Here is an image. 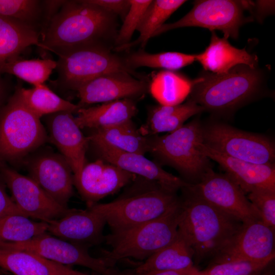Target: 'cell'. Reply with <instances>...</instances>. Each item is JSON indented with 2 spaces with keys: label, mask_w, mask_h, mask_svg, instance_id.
Masks as SVG:
<instances>
[{
  "label": "cell",
  "mask_w": 275,
  "mask_h": 275,
  "mask_svg": "<svg viewBox=\"0 0 275 275\" xmlns=\"http://www.w3.org/2000/svg\"><path fill=\"white\" fill-rule=\"evenodd\" d=\"M187 187L206 202L242 224L260 220L246 195L227 175L209 168L195 183Z\"/></svg>",
  "instance_id": "7c38bea8"
},
{
  "label": "cell",
  "mask_w": 275,
  "mask_h": 275,
  "mask_svg": "<svg viewBox=\"0 0 275 275\" xmlns=\"http://www.w3.org/2000/svg\"><path fill=\"white\" fill-rule=\"evenodd\" d=\"M199 148L209 159L216 162L245 195L260 188L275 191L274 164H256L235 159L203 143L200 144Z\"/></svg>",
  "instance_id": "d6986e66"
},
{
  "label": "cell",
  "mask_w": 275,
  "mask_h": 275,
  "mask_svg": "<svg viewBox=\"0 0 275 275\" xmlns=\"http://www.w3.org/2000/svg\"><path fill=\"white\" fill-rule=\"evenodd\" d=\"M47 223V231L70 242L89 248L105 240L103 230L106 221L102 215L89 208L69 209L63 216Z\"/></svg>",
  "instance_id": "ac0fdd59"
},
{
  "label": "cell",
  "mask_w": 275,
  "mask_h": 275,
  "mask_svg": "<svg viewBox=\"0 0 275 275\" xmlns=\"http://www.w3.org/2000/svg\"><path fill=\"white\" fill-rule=\"evenodd\" d=\"M92 144L101 159L131 174L155 181L170 191L177 193L189 184L164 171L144 155L121 151L100 143Z\"/></svg>",
  "instance_id": "ffe728a7"
},
{
  "label": "cell",
  "mask_w": 275,
  "mask_h": 275,
  "mask_svg": "<svg viewBox=\"0 0 275 275\" xmlns=\"http://www.w3.org/2000/svg\"><path fill=\"white\" fill-rule=\"evenodd\" d=\"M178 203L160 216L133 227L105 236L111 249L104 251L102 258L113 267L119 260L132 258L146 260L172 242L178 236Z\"/></svg>",
  "instance_id": "5b68a950"
},
{
  "label": "cell",
  "mask_w": 275,
  "mask_h": 275,
  "mask_svg": "<svg viewBox=\"0 0 275 275\" xmlns=\"http://www.w3.org/2000/svg\"><path fill=\"white\" fill-rule=\"evenodd\" d=\"M48 224L35 222L20 214L0 218V242H17L29 240L47 231Z\"/></svg>",
  "instance_id": "e575fe53"
},
{
  "label": "cell",
  "mask_w": 275,
  "mask_h": 275,
  "mask_svg": "<svg viewBox=\"0 0 275 275\" xmlns=\"http://www.w3.org/2000/svg\"><path fill=\"white\" fill-rule=\"evenodd\" d=\"M114 201L88 207L103 216L112 233L143 224L162 214L179 200L176 193L157 182L137 176Z\"/></svg>",
  "instance_id": "3957f363"
},
{
  "label": "cell",
  "mask_w": 275,
  "mask_h": 275,
  "mask_svg": "<svg viewBox=\"0 0 275 275\" xmlns=\"http://www.w3.org/2000/svg\"><path fill=\"white\" fill-rule=\"evenodd\" d=\"M264 84V74L258 67L238 65L221 74L204 70L193 80L189 99L205 111L227 113L257 96Z\"/></svg>",
  "instance_id": "277c9868"
},
{
  "label": "cell",
  "mask_w": 275,
  "mask_h": 275,
  "mask_svg": "<svg viewBox=\"0 0 275 275\" xmlns=\"http://www.w3.org/2000/svg\"><path fill=\"white\" fill-rule=\"evenodd\" d=\"M274 231L260 220L242 224L239 232L216 256L213 263L274 259Z\"/></svg>",
  "instance_id": "9a60e30c"
},
{
  "label": "cell",
  "mask_w": 275,
  "mask_h": 275,
  "mask_svg": "<svg viewBox=\"0 0 275 275\" xmlns=\"http://www.w3.org/2000/svg\"><path fill=\"white\" fill-rule=\"evenodd\" d=\"M194 267L193 253L178 234L172 242L146 259L134 271H178Z\"/></svg>",
  "instance_id": "83f0119b"
},
{
  "label": "cell",
  "mask_w": 275,
  "mask_h": 275,
  "mask_svg": "<svg viewBox=\"0 0 275 275\" xmlns=\"http://www.w3.org/2000/svg\"><path fill=\"white\" fill-rule=\"evenodd\" d=\"M248 1L202 0L196 1L191 10L177 21L164 23L154 33L153 37L167 31L184 27H201L214 31L218 30L224 37L237 39L241 26L253 20L245 17Z\"/></svg>",
  "instance_id": "9c48e42d"
},
{
  "label": "cell",
  "mask_w": 275,
  "mask_h": 275,
  "mask_svg": "<svg viewBox=\"0 0 275 275\" xmlns=\"http://www.w3.org/2000/svg\"><path fill=\"white\" fill-rule=\"evenodd\" d=\"M89 143H100L123 152L144 155L148 152V136L143 135L132 120L106 128L93 129Z\"/></svg>",
  "instance_id": "484cf974"
},
{
  "label": "cell",
  "mask_w": 275,
  "mask_h": 275,
  "mask_svg": "<svg viewBox=\"0 0 275 275\" xmlns=\"http://www.w3.org/2000/svg\"><path fill=\"white\" fill-rule=\"evenodd\" d=\"M203 126L198 119L161 136H148V152L187 178L199 180L209 168V159L200 151Z\"/></svg>",
  "instance_id": "ba28073f"
},
{
  "label": "cell",
  "mask_w": 275,
  "mask_h": 275,
  "mask_svg": "<svg viewBox=\"0 0 275 275\" xmlns=\"http://www.w3.org/2000/svg\"><path fill=\"white\" fill-rule=\"evenodd\" d=\"M48 139L58 148L69 164L73 179L86 164V154L89 143L69 112H59L46 116Z\"/></svg>",
  "instance_id": "e0dca14e"
},
{
  "label": "cell",
  "mask_w": 275,
  "mask_h": 275,
  "mask_svg": "<svg viewBox=\"0 0 275 275\" xmlns=\"http://www.w3.org/2000/svg\"><path fill=\"white\" fill-rule=\"evenodd\" d=\"M4 84L2 81V79L0 75V105L2 103V101L3 99L4 93Z\"/></svg>",
  "instance_id": "7bdbcfd3"
},
{
  "label": "cell",
  "mask_w": 275,
  "mask_h": 275,
  "mask_svg": "<svg viewBox=\"0 0 275 275\" xmlns=\"http://www.w3.org/2000/svg\"><path fill=\"white\" fill-rule=\"evenodd\" d=\"M193 80L174 71L163 70L155 73L149 86L153 97L161 105H175L189 95Z\"/></svg>",
  "instance_id": "f546056e"
},
{
  "label": "cell",
  "mask_w": 275,
  "mask_h": 275,
  "mask_svg": "<svg viewBox=\"0 0 275 275\" xmlns=\"http://www.w3.org/2000/svg\"><path fill=\"white\" fill-rule=\"evenodd\" d=\"M16 92L24 105L39 119L59 112H77L81 107L62 98L44 84L31 89L18 87Z\"/></svg>",
  "instance_id": "f1b7e54d"
},
{
  "label": "cell",
  "mask_w": 275,
  "mask_h": 275,
  "mask_svg": "<svg viewBox=\"0 0 275 275\" xmlns=\"http://www.w3.org/2000/svg\"><path fill=\"white\" fill-rule=\"evenodd\" d=\"M197 268L195 267L189 269L178 271H151L144 272H120L115 270L113 275H190Z\"/></svg>",
  "instance_id": "b9f144b4"
},
{
  "label": "cell",
  "mask_w": 275,
  "mask_h": 275,
  "mask_svg": "<svg viewBox=\"0 0 275 275\" xmlns=\"http://www.w3.org/2000/svg\"><path fill=\"white\" fill-rule=\"evenodd\" d=\"M51 52L58 58L57 81L68 89L76 91L88 81L112 72L135 74L133 70L126 66L124 59L100 43L62 48Z\"/></svg>",
  "instance_id": "52a82bcc"
},
{
  "label": "cell",
  "mask_w": 275,
  "mask_h": 275,
  "mask_svg": "<svg viewBox=\"0 0 275 275\" xmlns=\"http://www.w3.org/2000/svg\"><path fill=\"white\" fill-rule=\"evenodd\" d=\"M0 248L31 252L64 265L85 267L101 275H112L115 270L102 257L91 256L89 247L51 236L46 232L25 241L0 242Z\"/></svg>",
  "instance_id": "8fae6325"
},
{
  "label": "cell",
  "mask_w": 275,
  "mask_h": 275,
  "mask_svg": "<svg viewBox=\"0 0 275 275\" xmlns=\"http://www.w3.org/2000/svg\"><path fill=\"white\" fill-rule=\"evenodd\" d=\"M234 260L213 264L203 270L198 269L190 275H259L273 261Z\"/></svg>",
  "instance_id": "d590c367"
},
{
  "label": "cell",
  "mask_w": 275,
  "mask_h": 275,
  "mask_svg": "<svg viewBox=\"0 0 275 275\" xmlns=\"http://www.w3.org/2000/svg\"><path fill=\"white\" fill-rule=\"evenodd\" d=\"M203 143L228 156L261 164H274L275 146L265 135L214 122L203 129Z\"/></svg>",
  "instance_id": "30bf717a"
},
{
  "label": "cell",
  "mask_w": 275,
  "mask_h": 275,
  "mask_svg": "<svg viewBox=\"0 0 275 275\" xmlns=\"http://www.w3.org/2000/svg\"><path fill=\"white\" fill-rule=\"evenodd\" d=\"M205 71L216 74L226 73L238 65L256 67L257 55L249 53L245 48H237L232 46L228 39L218 37L214 31L211 32L210 42L205 50L195 54Z\"/></svg>",
  "instance_id": "7402d4cb"
},
{
  "label": "cell",
  "mask_w": 275,
  "mask_h": 275,
  "mask_svg": "<svg viewBox=\"0 0 275 275\" xmlns=\"http://www.w3.org/2000/svg\"><path fill=\"white\" fill-rule=\"evenodd\" d=\"M45 1L0 0V16L12 19L40 33L46 21Z\"/></svg>",
  "instance_id": "1f68e13d"
},
{
  "label": "cell",
  "mask_w": 275,
  "mask_h": 275,
  "mask_svg": "<svg viewBox=\"0 0 275 275\" xmlns=\"http://www.w3.org/2000/svg\"><path fill=\"white\" fill-rule=\"evenodd\" d=\"M48 140L40 119L24 105L15 91L0 110V164H22Z\"/></svg>",
  "instance_id": "8992f818"
},
{
  "label": "cell",
  "mask_w": 275,
  "mask_h": 275,
  "mask_svg": "<svg viewBox=\"0 0 275 275\" xmlns=\"http://www.w3.org/2000/svg\"><path fill=\"white\" fill-rule=\"evenodd\" d=\"M124 60L126 66L132 70L147 67L174 71L192 64L196 59L195 54L176 51L152 54L139 50L129 54Z\"/></svg>",
  "instance_id": "836d02e7"
},
{
  "label": "cell",
  "mask_w": 275,
  "mask_h": 275,
  "mask_svg": "<svg viewBox=\"0 0 275 275\" xmlns=\"http://www.w3.org/2000/svg\"><path fill=\"white\" fill-rule=\"evenodd\" d=\"M259 275H261V274H259ZM261 275H270L269 274H261Z\"/></svg>",
  "instance_id": "ee69618b"
},
{
  "label": "cell",
  "mask_w": 275,
  "mask_h": 275,
  "mask_svg": "<svg viewBox=\"0 0 275 275\" xmlns=\"http://www.w3.org/2000/svg\"><path fill=\"white\" fill-rule=\"evenodd\" d=\"M246 197L260 220L273 231L275 230V191L256 189Z\"/></svg>",
  "instance_id": "8d00e7d4"
},
{
  "label": "cell",
  "mask_w": 275,
  "mask_h": 275,
  "mask_svg": "<svg viewBox=\"0 0 275 275\" xmlns=\"http://www.w3.org/2000/svg\"><path fill=\"white\" fill-rule=\"evenodd\" d=\"M126 72H115L97 77L85 83L76 91L81 104L107 102L139 96L148 86Z\"/></svg>",
  "instance_id": "44dd1931"
},
{
  "label": "cell",
  "mask_w": 275,
  "mask_h": 275,
  "mask_svg": "<svg viewBox=\"0 0 275 275\" xmlns=\"http://www.w3.org/2000/svg\"><path fill=\"white\" fill-rule=\"evenodd\" d=\"M137 176L102 159L86 163L75 185L88 207L113 195L132 181Z\"/></svg>",
  "instance_id": "2e32d148"
},
{
  "label": "cell",
  "mask_w": 275,
  "mask_h": 275,
  "mask_svg": "<svg viewBox=\"0 0 275 275\" xmlns=\"http://www.w3.org/2000/svg\"><path fill=\"white\" fill-rule=\"evenodd\" d=\"M115 15L87 0L64 1L41 35L40 47L53 50L100 43L114 31Z\"/></svg>",
  "instance_id": "7a4b0ae2"
},
{
  "label": "cell",
  "mask_w": 275,
  "mask_h": 275,
  "mask_svg": "<svg viewBox=\"0 0 275 275\" xmlns=\"http://www.w3.org/2000/svg\"><path fill=\"white\" fill-rule=\"evenodd\" d=\"M130 6L123 18V24L115 38L117 46L126 44L129 41L151 0H129Z\"/></svg>",
  "instance_id": "74e56055"
},
{
  "label": "cell",
  "mask_w": 275,
  "mask_h": 275,
  "mask_svg": "<svg viewBox=\"0 0 275 275\" xmlns=\"http://www.w3.org/2000/svg\"><path fill=\"white\" fill-rule=\"evenodd\" d=\"M205 111L194 101L175 105H159L151 108L146 122L139 129L144 136H149L161 132H171L181 127L191 117Z\"/></svg>",
  "instance_id": "d4e9b609"
},
{
  "label": "cell",
  "mask_w": 275,
  "mask_h": 275,
  "mask_svg": "<svg viewBox=\"0 0 275 275\" xmlns=\"http://www.w3.org/2000/svg\"><path fill=\"white\" fill-rule=\"evenodd\" d=\"M274 3V1H257L255 2L251 1L249 11L261 20L266 15L273 12Z\"/></svg>",
  "instance_id": "60d3db41"
},
{
  "label": "cell",
  "mask_w": 275,
  "mask_h": 275,
  "mask_svg": "<svg viewBox=\"0 0 275 275\" xmlns=\"http://www.w3.org/2000/svg\"><path fill=\"white\" fill-rule=\"evenodd\" d=\"M0 275H4V274H0Z\"/></svg>",
  "instance_id": "f6af8a7d"
},
{
  "label": "cell",
  "mask_w": 275,
  "mask_h": 275,
  "mask_svg": "<svg viewBox=\"0 0 275 275\" xmlns=\"http://www.w3.org/2000/svg\"><path fill=\"white\" fill-rule=\"evenodd\" d=\"M89 3L101 8L114 15H119L124 18L129 6V0H87Z\"/></svg>",
  "instance_id": "f35d334b"
},
{
  "label": "cell",
  "mask_w": 275,
  "mask_h": 275,
  "mask_svg": "<svg viewBox=\"0 0 275 275\" xmlns=\"http://www.w3.org/2000/svg\"><path fill=\"white\" fill-rule=\"evenodd\" d=\"M0 268L13 275H91L31 252L1 248Z\"/></svg>",
  "instance_id": "603a6c76"
},
{
  "label": "cell",
  "mask_w": 275,
  "mask_h": 275,
  "mask_svg": "<svg viewBox=\"0 0 275 275\" xmlns=\"http://www.w3.org/2000/svg\"><path fill=\"white\" fill-rule=\"evenodd\" d=\"M4 182L2 179H0V218L12 214L25 216L7 194Z\"/></svg>",
  "instance_id": "ab89813d"
},
{
  "label": "cell",
  "mask_w": 275,
  "mask_h": 275,
  "mask_svg": "<svg viewBox=\"0 0 275 275\" xmlns=\"http://www.w3.org/2000/svg\"><path fill=\"white\" fill-rule=\"evenodd\" d=\"M186 2L184 0L151 1L137 27L139 37L132 42L117 46L116 50H124L139 44L144 47L148 41L153 37L155 31Z\"/></svg>",
  "instance_id": "4dcf8cb0"
},
{
  "label": "cell",
  "mask_w": 275,
  "mask_h": 275,
  "mask_svg": "<svg viewBox=\"0 0 275 275\" xmlns=\"http://www.w3.org/2000/svg\"><path fill=\"white\" fill-rule=\"evenodd\" d=\"M57 65V61L50 59H24L19 56L5 63L0 69V75L12 74L36 86L44 84Z\"/></svg>",
  "instance_id": "d6a6232c"
},
{
  "label": "cell",
  "mask_w": 275,
  "mask_h": 275,
  "mask_svg": "<svg viewBox=\"0 0 275 275\" xmlns=\"http://www.w3.org/2000/svg\"><path fill=\"white\" fill-rule=\"evenodd\" d=\"M40 33L17 21L0 16V69L32 45L40 47Z\"/></svg>",
  "instance_id": "4316f807"
},
{
  "label": "cell",
  "mask_w": 275,
  "mask_h": 275,
  "mask_svg": "<svg viewBox=\"0 0 275 275\" xmlns=\"http://www.w3.org/2000/svg\"><path fill=\"white\" fill-rule=\"evenodd\" d=\"M0 176L10 189L15 204L27 217L47 223L59 218L69 210L49 196L30 177L5 164H0Z\"/></svg>",
  "instance_id": "4fadbf2b"
},
{
  "label": "cell",
  "mask_w": 275,
  "mask_h": 275,
  "mask_svg": "<svg viewBox=\"0 0 275 275\" xmlns=\"http://www.w3.org/2000/svg\"><path fill=\"white\" fill-rule=\"evenodd\" d=\"M187 186L181 189L183 196L180 198L178 233L190 249L193 260L200 263L216 256L239 232L242 223L206 202Z\"/></svg>",
  "instance_id": "6da1fadb"
},
{
  "label": "cell",
  "mask_w": 275,
  "mask_h": 275,
  "mask_svg": "<svg viewBox=\"0 0 275 275\" xmlns=\"http://www.w3.org/2000/svg\"><path fill=\"white\" fill-rule=\"evenodd\" d=\"M30 177L62 206L68 208L73 194L72 171L60 154L43 151L30 155L23 161Z\"/></svg>",
  "instance_id": "5bb4252c"
},
{
  "label": "cell",
  "mask_w": 275,
  "mask_h": 275,
  "mask_svg": "<svg viewBox=\"0 0 275 275\" xmlns=\"http://www.w3.org/2000/svg\"><path fill=\"white\" fill-rule=\"evenodd\" d=\"M137 112L133 100L124 98L90 107H80L77 112L75 120L80 129H96L130 120Z\"/></svg>",
  "instance_id": "cb8c5ba5"
}]
</instances>
